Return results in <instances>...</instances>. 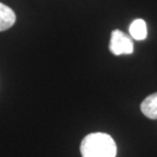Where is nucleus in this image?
I'll list each match as a JSON object with an SVG mask.
<instances>
[{"label":"nucleus","mask_w":157,"mask_h":157,"mask_svg":"<svg viewBox=\"0 0 157 157\" xmlns=\"http://www.w3.org/2000/svg\"><path fill=\"white\" fill-rule=\"evenodd\" d=\"M130 35L132 38L137 41L145 40L147 37V25L146 21L142 18H137L132 21L130 26Z\"/></svg>","instance_id":"obj_5"},{"label":"nucleus","mask_w":157,"mask_h":157,"mask_svg":"<svg viewBox=\"0 0 157 157\" xmlns=\"http://www.w3.org/2000/svg\"><path fill=\"white\" fill-rule=\"evenodd\" d=\"M15 21H17V15L14 11L9 6L0 2V32L11 28Z\"/></svg>","instance_id":"obj_3"},{"label":"nucleus","mask_w":157,"mask_h":157,"mask_svg":"<svg viewBox=\"0 0 157 157\" xmlns=\"http://www.w3.org/2000/svg\"><path fill=\"white\" fill-rule=\"evenodd\" d=\"M109 50L114 55L132 54L134 52V43L122 31L113 30L111 32Z\"/></svg>","instance_id":"obj_2"},{"label":"nucleus","mask_w":157,"mask_h":157,"mask_svg":"<svg viewBox=\"0 0 157 157\" xmlns=\"http://www.w3.org/2000/svg\"><path fill=\"white\" fill-rule=\"evenodd\" d=\"M141 111L146 117L157 119V92L146 97L141 103Z\"/></svg>","instance_id":"obj_4"},{"label":"nucleus","mask_w":157,"mask_h":157,"mask_svg":"<svg viewBox=\"0 0 157 157\" xmlns=\"http://www.w3.org/2000/svg\"><path fill=\"white\" fill-rule=\"evenodd\" d=\"M82 157H115L117 144L111 136L105 133L87 135L81 143Z\"/></svg>","instance_id":"obj_1"}]
</instances>
